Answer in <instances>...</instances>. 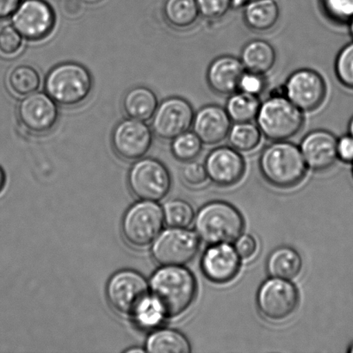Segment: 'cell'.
Here are the masks:
<instances>
[{
	"label": "cell",
	"mask_w": 353,
	"mask_h": 353,
	"mask_svg": "<svg viewBox=\"0 0 353 353\" xmlns=\"http://www.w3.org/2000/svg\"><path fill=\"white\" fill-rule=\"evenodd\" d=\"M152 297L165 318L183 316L196 299L195 276L183 265H168L158 270L151 280Z\"/></svg>",
	"instance_id": "6da1fadb"
},
{
	"label": "cell",
	"mask_w": 353,
	"mask_h": 353,
	"mask_svg": "<svg viewBox=\"0 0 353 353\" xmlns=\"http://www.w3.org/2000/svg\"><path fill=\"white\" fill-rule=\"evenodd\" d=\"M259 169L266 181L278 188H292L305 176L307 165L299 146L289 141H272L259 157Z\"/></svg>",
	"instance_id": "7a4b0ae2"
},
{
	"label": "cell",
	"mask_w": 353,
	"mask_h": 353,
	"mask_svg": "<svg viewBox=\"0 0 353 353\" xmlns=\"http://www.w3.org/2000/svg\"><path fill=\"white\" fill-rule=\"evenodd\" d=\"M244 226L240 211L223 201L205 204L194 218L197 236L209 245L234 242L242 234Z\"/></svg>",
	"instance_id": "3957f363"
},
{
	"label": "cell",
	"mask_w": 353,
	"mask_h": 353,
	"mask_svg": "<svg viewBox=\"0 0 353 353\" xmlns=\"http://www.w3.org/2000/svg\"><path fill=\"white\" fill-rule=\"evenodd\" d=\"M93 79L84 65L63 62L55 65L45 79V91L59 105L74 107L84 103L91 94Z\"/></svg>",
	"instance_id": "277c9868"
},
{
	"label": "cell",
	"mask_w": 353,
	"mask_h": 353,
	"mask_svg": "<svg viewBox=\"0 0 353 353\" xmlns=\"http://www.w3.org/2000/svg\"><path fill=\"white\" fill-rule=\"evenodd\" d=\"M256 124L272 141H289L303 130L304 113L286 97H269L261 102Z\"/></svg>",
	"instance_id": "5b68a950"
},
{
	"label": "cell",
	"mask_w": 353,
	"mask_h": 353,
	"mask_svg": "<svg viewBox=\"0 0 353 353\" xmlns=\"http://www.w3.org/2000/svg\"><path fill=\"white\" fill-rule=\"evenodd\" d=\"M164 221V211L158 204L146 201L134 204L123 217V238L134 248H146L160 235Z\"/></svg>",
	"instance_id": "8992f818"
},
{
	"label": "cell",
	"mask_w": 353,
	"mask_h": 353,
	"mask_svg": "<svg viewBox=\"0 0 353 353\" xmlns=\"http://www.w3.org/2000/svg\"><path fill=\"white\" fill-rule=\"evenodd\" d=\"M130 189L133 195L146 202H159L170 192L171 175L161 161L152 158L140 159L131 168Z\"/></svg>",
	"instance_id": "52a82bcc"
},
{
	"label": "cell",
	"mask_w": 353,
	"mask_h": 353,
	"mask_svg": "<svg viewBox=\"0 0 353 353\" xmlns=\"http://www.w3.org/2000/svg\"><path fill=\"white\" fill-rule=\"evenodd\" d=\"M106 296L114 310L132 317L150 299L146 279L130 270L117 272L110 278Z\"/></svg>",
	"instance_id": "ba28073f"
},
{
	"label": "cell",
	"mask_w": 353,
	"mask_h": 353,
	"mask_svg": "<svg viewBox=\"0 0 353 353\" xmlns=\"http://www.w3.org/2000/svg\"><path fill=\"white\" fill-rule=\"evenodd\" d=\"M257 306L269 321H283L299 307V293L290 280L272 278L262 283L257 294Z\"/></svg>",
	"instance_id": "9c48e42d"
},
{
	"label": "cell",
	"mask_w": 353,
	"mask_h": 353,
	"mask_svg": "<svg viewBox=\"0 0 353 353\" xmlns=\"http://www.w3.org/2000/svg\"><path fill=\"white\" fill-rule=\"evenodd\" d=\"M199 249L200 239L196 232L171 228L154 241L152 254L161 265H185L195 259Z\"/></svg>",
	"instance_id": "30bf717a"
},
{
	"label": "cell",
	"mask_w": 353,
	"mask_h": 353,
	"mask_svg": "<svg viewBox=\"0 0 353 353\" xmlns=\"http://www.w3.org/2000/svg\"><path fill=\"white\" fill-rule=\"evenodd\" d=\"M285 86L286 98L303 113L319 109L326 99V81L314 69H297L287 79Z\"/></svg>",
	"instance_id": "8fae6325"
},
{
	"label": "cell",
	"mask_w": 353,
	"mask_h": 353,
	"mask_svg": "<svg viewBox=\"0 0 353 353\" xmlns=\"http://www.w3.org/2000/svg\"><path fill=\"white\" fill-rule=\"evenodd\" d=\"M55 14L45 0H23L13 13V26L23 38L38 41L50 36L55 26Z\"/></svg>",
	"instance_id": "7c38bea8"
},
{
	"label": "cell",
	"mask_w": 353,
	"mask_h": 353,
	"mask_svg": "<svg viewBox=\"0 0 353 353\" xmlns=\"http://www.w3.org/2000/svg\"><path fill=\"white\" fill-rule=\"evenodd\" d=\"M194 115L195 112L189 101L180 97H171L158 105L152 117V130L160 139L172 141L190 130Z\"/></svg>",
	"instance_id": "4fadbf2b"
},
{
	"label": "cell",
	"mask_w": 353,
	"mask_h": 353,
	"mask_svg": "<svg viewBox=\"0 0 353 353\" xmlns=\"http://www.w3.org/2000/svg\"><path fill=\"white\" fill-rule=\"evenodd\" d=\"M153 143V133L143 121L127 119L113 130L112 144L116 154L127 161L145 157Z\"/></svg>",
	"instance_id": "5bb4252c"
},
{
	"label": "cell",
	"mask_w": 353,
	"mask_h": 353,
	"mask_svg": "<svg viewBox=\"0 0 353 353\" xmlns=\"http://www.w3.org/2000/svg\"><path fill=\"white\" fill-rule=\"evenodd\" d=\"M17 117L28 132L44 134L50 132L58 122L57 103L47 93L34 92L24 97L17 107Z\"/></svg>",
	"instance_id": "9a60e30c"
},
{
	"label": "cell",
	"mask_w": 353,
	"mask_h": 353,
	"mask_svg": "<svg viewBox=\"0 0 353 353\" xmlns=\"http://www.w3.org/2000/svg\"><path fill=\"white\" fill-rule=\"evenodd\" d=\"M204 165L208 178L223 187L236 185L243 178L245 171L241 153L231 146L214 148L207 155Z\"/></svg>",
	"instance_id": "2e32d148"
},
{
	"label": "cell",
	"mask_w": 353,
	"mask_h": 353,
	"mask_svg": "<svg viewBox=\"0 0 353 353\" xmlns=\"http://www.w3.org/2000/svg\"><path fill=\"white\" fill-rule=\"evenodd\" d=\"M241 265V259L231 243L210 245L201 261V269L205 278L219 285L234 279Z\"/></svg>",
	"instance_id": "e0dca14e"
},
{
	"label": "cell",
	"mask_w": 353,
	"mask_h": 353,
	"mask_svg": "<svg viewBox=\"0 0 353 353\" xmlns=\"http://www.w3.org/2000/svg\"><path fill=\"white\" fill-rule=\"evenodd\" d=\"M337 139L326 130H314L307 133L300 143V150L307 168L314 172L330 169L338 160Z\"/></svg>",
	"instance_id": "ac0fdd59"
},
{
	"label": "cell",
	"mask_w": 353,
	"mask_h": 353,
	"mask_svg": "<svg viewBox=\"0 0 353 353\" xmlns=\"http://www.w3.org/2000/svg\"><path fill=\"white\" fill-rule=\"evenodd\" d=\"M231 126L232 121L226 109L210 103L195 112L192 127L203 145L214 146L227 139Z\"/></svg>",
	"instance_id": "d6986e66"
},
{
	"label": "cell",
	"mask_w": 353,
	"mask_h": 353,
	"mask_svg": "<svg viewBox=\"0 0 353 353\" xmlns=\"http://www.w3.org/2000/svg\"><path fill=\"white\" fill-rule=\"evenodd\" d=\"M245 71L240 58L221 55L214 59L207 69L208 85L217 94L230 95L237 91L239 82Z\"/></svg>",
	"instance_id": "ffe728a7"
},
{
	"label": "cell",
	"mask_w": 353,
	"mask_h": 353,
	"mask_svg": "<svg viewBox=\"0 0 353 353\" xmlns=\"http://www.w3.org/2000/svg\"><path fill=\"white\" fill-rule=\"evenodd\" d=\"M280 9L276 0H252L243 6V19L249 29L264 33L279 23Z\"/></svg>",
	"instance_id": "44dd1931"
},
{
	"label": "cell",
	"mask_w": 353,
	"mask_h": 353,
	"mask_svg": "<svg viewBox=\"0 0 353 353\" xmlns=\"http://www.w3.org/2000/svg\"><path fill=\"white\" fill-rule=\"evenodd\" d=\"M240 60L245 71L265 75L272 70L276 61L274 47L268 41L255 39L242 48Z\"/></svg>",
	"instance_id": "7402d4cb"
},
{
	"label": "cell",
	"mask_w": 353,
	"mask_h": 353,
	"mask_svg": "<svg viewBox=\"0 0 353 353\" xmlns=\"http://www.w3.org/2000/svg\"><path fill=\"white\" fill-rule=\"evenodd\" d=\"M158 105L157 96L145 86L131 88L123 99V109L127 117L143 122L154 117Z\"/></svg>",
	"instance_id": "603a6c76"
},
{
	"label": "cell",
	"mask_w": 353,
	"mask_h": 353,
	"mask_svg": "<svg viewBox=\"0 0 353 353\" xmlns=\"http://www.w3.org/2000/svg\"><path fill=\"white\" fill-rule=\"evenodd\" d=\"M303 268V259L295 249L282 247L270 254L266 263L268 274L272 278L286 280L296 279Z\"/></svg>",
	"instance_id": "cb8c5ba5"
},
{
	"label": "cell",
	"mask_w": 353,
	"mask_h": 353,
	"mask_svg": "<svg viewBox=\"0 0 353 353\" xmlns=\"http://www.w3.org/2000/svg\"><path fill=\"white\" fill-rule=\"evenodd\" d=\"M163 16L169 26L183 30L196 23L200 12L196 0H165Z\"/></svg>",
	"instance_id": "d4e9b609"
},
{
	"label": "cell",
	"mask_w": 353,
	"mask_h": 353,
	"mask_svg": "<svg viewBox=\"0 0 353 353\" xmlns=\"http://www.w3.org/2000/svg\"><path fill=\"white\" fill-rule=\"evenodd\" d=\"M228 96L225 109L232 123H248L256 119L261 105L259 97L241 91Z\"/></svg>",
	"instance_id": "484cf974"
},
{
	"label": "cell",
	"mask_w": 353,
	"mask_h": 353,
	"mask_svg": "<svg viewBox=\"0 0 353 353\" xmlns=\"http://www.w3.org/2000/svg\"><path fill=\"white\" fill-rule=\"evenodd\" d=\"M146 350L150 353H190L192 352L188 339L179 331L161 330L148 338Z\"/></svg>",
	"instance_id": "4316f807"
},
{
	"label": "cell",
	"mask_w": 353,
	"mask_h": 353,
	"mask_svg": "<svg viewBox=\"0 0 353 353\" xmlns=\"http://www.w3.org/2000/svg\"><path fill=\"white\" fill-rule=\"evenodd\" d=\"M263 134L257 124L252 122L234 123L227 139L232 148L240 153H250L261 143Z\"/></svg>",
	"instance_id": "83f0119b"
},
{
	"label": "cell",
	"mask_w": 353,
	"mask_h": 353,
	"mask_svg": "<svg viewBox=\"0 0 353 353\" xmlns=\"http://www.w3.org/2000/svg\"><path fill=\"white\" fill-rule=\"evenodd\" d=\"M40 85L39 74L29 65H17L8 75L9 88L17 96L26 97L36 92Z\"/></svg>",
	"instance_id": "f1b7e54d"
},
{
	"label": "cell",
	"mask_w": 353,
	"mask_h": 353,
	"mask_svg": "<svg viewBox=\"0 0 353 353\" xmlns=\"http://www.w3.org/2000/svg\"><path fill=\"white\" fill-rule=\"evenodd\" d=\"M172 141V155L176 160L185 163L195 161L203 150V143L193 130H187Z\"/></svg>",
	"instance_id": "f546056e"
},
{
	"label": "cell",
	"mask_w": 353,
	"mask_h": 353,
	"mask_svg": "<svg viewBox=\"0 0 353 353\" xmlns=\"http://www.w3.org/2000/svg\"><path fill=\"white\" fill-rule=\"evenodd\" d=\"M163 211L165 223L170 228H186L195 218L192 205L183 200L169 201Z\"/></svg>",
	"instance_id": "4dcf8cb0"
},
{
	"label": "cell",
	"mask_w": 353,
	"mask_h": 353,
	"mask_svg": "<svg viewBox=\"0 0 353 353\" xmlns=\"http://www.w3.org/2000/svg\"><path fill=\"white\" fill-rule=\"evenodd\" d=\"M324 16L332 23L344 26L353 19V0H321Z\"/></svg>",
	"instance_id": "1f68e13d"
},
{
	"label": "cell",
	"mask_w": 353,
	"mask_h": 353,
	"mask_svg": "<svg viewBox=\"0 0 353 353\" xmlns=\"http://www.w3.org/2000/svg\"><path fill=\"white\" fill-rule=\"evenodd\" d=\"M334 72L341 84L353 91V41L339 52L335 59Z\"/></svg>",
	"instance_id": "d6a6232c"
},
{
	"label": "cell",
	"mask_w": 353,
	"mask_h": 353,
	"mask_svg": "<svg viewBox=\"0 0 353 353\" xmlns=\"http://www.w3.org/2000/svg\"><path fill=\"white\" fill-rule=\"evenodd\" d=\"M133 318L138 327L148 330H154L160 326L162 321L165 319L164 313L162 312L160 306L155 302L153 297L148 299Z\"/></svg>",
	"instance_id": "836d02e7"
},
{
	"label": "cell",
	"mask_w": 353,
	"mask_h": 353,
	"mask_svg": "<svg viewBox=\"0 0 353 353\" xmlns=\"http://www.w3.org/2000/svg\"><path fill=\"white\" fill-rule=\"evenodd\" d=\"M23 47V37L16 28L6 26L0 28V54L6 57H14Z\"/></svg>",
	"instance_id": "e575fe53"
},
{
	"label": "cell",
	"mask_w": 353,
	"mask_h": 353,
	"mask_svg": "<svg viewBox=\"0 0 353 353\" xmlns=\"http://www.w3.org/2000/svg\"><path fill=\"white\" fill-rule=\"evenodd\" d=\"M200 16L209 20L223 19L233 7L232 0H196Z\"/></svg>",
	"instance_id": "d590c367"
},
{
	"label": "cell",
	"mask_w": 353,
	"mask_h": 353,
	"mask_svg": "<svg viewBox=\"0 0 353 353\" xmlns=\"http://www.w3.org/2000/svg\"><path fill=\"white\" fill-rule=\"evenodd\" d=\"M266 88L265 75L257 72L245 71L239 82L237 91L248 93L254 96H261Z\"/></svg>",
	"instance_id": "8d00e7d4"
},
{
	"label": "cell",
	"mask_w": 353,
	"mask_h": 353,
	"mask_svg": "<svg viewBox=\"0 0 353 353\" xmlns=\"http://www.w3.org/2000/svg\"><path fill=\"white\" fill-rule=\"evenodd\" d=\"M182 178L187 185L194 187L203 185L209 179L205 165L195 161L186 162L182 169Z\"/></svg>",
	"instance_id": "74e56055"
},
{
	"label": "cell",
	"mask_w": 353,
	"mask_h": 353,
	"mask_svg": "<svg viewBox=\"0 0 353 353\" xmlns=\"http://www.w3.org/2000/svg\"><path fill=\"white\" fill-rule=\"evenodd\" d=\"M234 243L235 250L243 261H249L257 254L258 242L250 234H241Z\"/></svg>",
	"instance_id": "f35d334b"
},
{
	"label": "cell",
	"mask_w": 353,
	"mask_h": 353,
	"mask_svg": "<svg viewBox=\"0 0 353 353\" xmlns=\"http://www.w3.org/2000/svg\"><path fill=\"white\" fill-rule=\"evenodd\" d=\"M337 157L345 163H353V137L350 134L338 138Z\"/></svg>",
	"instance_id": "ab89813d"
},
{
	"label": "cell",
	"mask_w": 353,
	"mask_h": 353,
	"mask_svg": "<svg viewBox=\"0 0 353 353\" xmlns=\"http://www.w3.org/2000/svg\"><path fill=\"white\" fill-rule=\"evenodd\" d=\"M61 10L67 17H78L84 12V5L81 0H63Z\"/></svg>",
	"instance_id": "60d3db41"
},
{
	"label": "cell",
	"mask_w": 353,
	"mask_h": 353,
	"mask_svg": "<svg viewBox=\"0 0 353 353\" xmlns=\"http://www.w3.org/2000/svg\"><path fill=\"white\" fill-rule=\"evenodd\" d=\"M22 0H0V20L13 15Z\"/></svg>",
	"instance_id": "b9f144b4"
},
{
	"label": "cell",
	"mask_w": 353,
	"mask_h": 353,
	"mask_svg": "<svg viewBox=\"0 0 353 353\" xmlns=\"http://www.w3.org/2000/svg\"><path fill=\"white\" fill-rule=\"evenodd\" d=\"M233 1V7L235 8H242L245 3L252 1V0H232Z\"/></svg>",
	"instance_id": "7bdbcfd3"
},
{
	"label": "cell",
	"mask_w": 353,
	"mask_h": 353,
	"mask_svg": "<svg viewBox=\"0 0 353 353\" xmlns=\"http://www.w3.org/2000/svg\"><path fill=\"white\" fill-rule=\"evenodd\" d=\"M6 183V175L5 172H3V169L0 168V192H2L3 186H5Z\"/></svg>",
	"instance_id": "ee69618b"
},
{
	"label": "cell",
	"mask_w": 353,
	"mask_h": 353,
	"mask_svg": "<svg viewBox=\"0 0 353 353\" xmlns=\"http://www.w3.org/2000/svg\"><path fill=\"white\" fill-rule=\"evenodd\" d=\"M348 134L353 137V116L348 123Z\"/></svg>",
	"instance_id": "f6af8a7d"
},
{
	"label": "cell",
	"mask_w": 353,
	"mask_h": 353,
	"mask_svg": "<svg viewBox=\"0 0 353 353\" xmlns=\"http://www.w3.org/2000/svg\"><path fill=\"white\" fill-rule=\"evenodd\" d=\"M349 26V32H350L351 37L353 40V19L350 21V23H348Z\"/></svg>",
	"instance_id": "bcb514c9"
},
{
	"label": "cell",
	"mask_w": 353,
	"mask_h": 353,
	"mask_svg": "<svg viewBox=\"0 0 353 353\" xmlns=\"http://www.w3.org/2000/svg\"><path fill=\"white\" fill-rule=\"evenodd\" d=\"M143 352L144 351L141 350V349H138V348L134 349V350H131V349H130V350L128 351V352H131V353H132V352Z\"/></svg>",
	"instance_id": "7dc6e473"
},
{
	"label": "cell",
	"mask_w": 353,
	"mask_h": 353,
	"mask_svg": "<svg viewBox=\"0 0 353 353\" xmlns=\"http://www.w3.org/2000/svg\"><path fill=\"white\" fill-rule=\"evenodd\" d=\"M347 352L349 353H353V343L349 347Z\"/></svg>",
	"instance_id": "c3c4849f"
},
{
	"label": "cell",
	"mask_w": 353,
	"mask_h": 353,
	"mask_svg": "<svg viewBox=\"0 0 353 353\" xmlns=\"http://www.w3.org/2000/svg\"><path fill=\"white\" fill-rule=\"evenodd\" d=\"M352 174H353V163H352Z\"/></svg>",
	"instance_id": "681fc988"
}]
</instances>
